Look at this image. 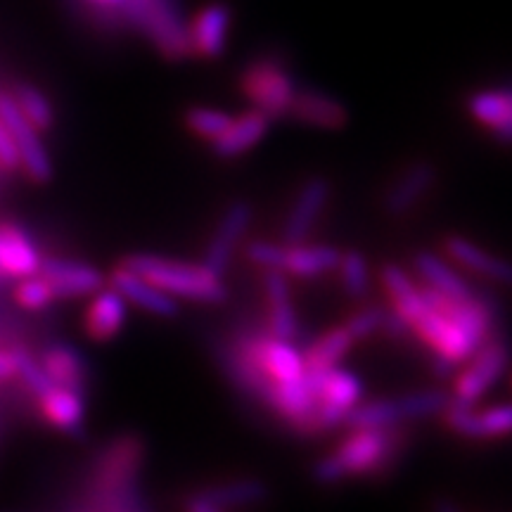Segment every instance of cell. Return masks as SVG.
I'll return each instance as SVG.
<instances>
[{"mask_svg":"<svg viewBox=\"0 0 512 512\" xmlns=\"http://www.w3.org/2000/svg\"><path fill=\"white\" fill-rule=\"evenodd\" d=\"M411 444V432L403 425L384 430H349V437L335 451L316 460L311 477L316 484L332 486L349 477L382 479L392 475Z\"/></svg>","mask_w":512,"mask_h":512,"instance_id":"obj_1","label":"cell"},{"mask_svg":"<svg viewBox=\"0 0 512 512\" xmlns=\"http://www.w3.org/2000/svg\"><path fill=\"white\" fill-rule=\"evenodd\" d=\"M121 266L131 268L159 290L171 297L190 299L200 304H223L228 299V290L223 278L214 275L202 264H188V261L166 259L157 254H128Z\"/></svg>","mask_w":512,"mask_h":512,"instance_id":"obj_2","label":"cell"},{"mask_svg":"<svg viewBox=\"0 0 512 512\" xmlns=\"http://www.w3.org/2000/svg\"><path fill=\"white\" fill-rule=\"evenodd\" d=\"M117 12L124 27L140 31L164 60L183 62L192 57L181 0H121Z\"/></svg>","mask_w":512,"mask_h":512,"instance_id":"obj_3","label":"cell"},{"mask_svg":"<svg viewBox=\"0 0 512 512\" xmlns=\"http://www.w3.org/2000/svg\"><path fill=\"white\" fill-rule=\"evenodd\" d=\"M240 93L252 102L254 110L268 119L287 117L292 98L297 93V81L290 69L278 57H256L240 72Z\"/></svg>","mask_w":512,"mask_h":512,"instance_id":"obj_4","label":"cell"},{"mask_svg":"<svg viewBox=\"0 0 512 512\" xmlns=\"http://www.w3.org/2000/svg\"><path fill=\"white\" fill-rule=\"evenodd\" d=\"M510 342L501 330L494 332L479 344L475 354L467 358V368L456 377L453 384V401L475 406L482 396L489 392L494 384L501 380V375L510 366Z\"/></svg>","mask_w":512,"mask_h":512,"instance_id":"obj_5","label":"cell"},{"mask_svg":"<svg viewBox=\"0 0 512 512\" xmlns=\"http://www.w3.org/2000/svg\"><path fill=\"white\" fill-rule=\"evenodd\" d=\"M309 387L316 396V418L320 432H330L344 425V418L363 399V382L354 373L330 368L325 373H306Z\"/></svg>","mask_w":512,"mask_h":512,"instance_id":"obj_6","label":"cell"},{"mask_svg":"<svg viewBox=\"0 0 512 512\" xmlns=\"http://www.w3.org/2000/svg\"><path fill=\"white\" fill-rule=\"evenodd\" d=\"M439 169L432 159H415L399 171V176L389 183L382 195V214L392 221L411 216L418 204L430 195L437 185Z\"/></svg>","mask_w":512,"mask_h":512,"instance_id":"obj_7","label":"cell"},{"mask_svg":"<svg viewBox=\"0 0 512 512\" xmlns=\"http://www.w3.org/2000/svg\"><path fill=\"white\" fill-rule=\"evenodd\" d=\"M0 121L8 126L12 138H15L24 174L34 183H48L53 178V162H50L41 133L22 117V112H19L15 98L10 93H0Z\"/></svg>","mask_w":512,"mask_h":512,"instance_id":"obj_8","label":"cell"},{"mask_svg":"<svg viewBox=\"0 0 512 512\" xmlns=\"http://www.w3.org/2000/svg\"><path fill=\"white\" fill-rule=\"evenodd\" d=\"M254 209L247 200H235L230 202L223 216L216 223L214 235H211L207 249H204V261L202 266L209 268L211 273L223 278L230 268L235 252L245 240L249 226H252Z\"/></svg>","mask_w":512,"mask_h":512,"instance_id":"obj_9","label":"cell"},{"mask_svg":"<svg viewBox=\"0 0 512 512\" xmlns=\"http://www.w3.org/2000/svg\"><path fill=\"white\" fill-rule=\"evenodd\" d=\"M441 418L448 430L465 439H498L512 434V403L475 411V406H465L451 399Z\"/></svg>","mask_w":512,"mask_h":512,"instance_id":"obj_10","label":"cell"},{"mask_svg":"<svg viewBox=\"0 0 512 512\" xmlns=\"http://www.w3.org/2000/svg\"><path fill=\"white\" fill-rule=\"evenodd\" d=\"M332 185L325 176L306 178L297 197H294L290 214H287L283 226V245H299L309 238V233L316 226L325 207L330 202Z\"/></svg>","mask_w":512,"mask_h":512,"instance_id":"obj_11","label":"cell"},{"mask_svg":"<svg viewBox=\"0 0 512 512\" xmlns=\"http://www.w3.org/2000/svg\"><path fill=\"white\" fill-rule=\"evenodd\" d=\"M230 24H233V12L226 3H209L197 10L188 22L192 57L219 60L226 53Z\"/></svg>","mask_w":512,"mask_h":512,"instance_id":"obj_12","label":"cell"},{"mask_svg":"<svg viewBox=\"0 0 512 512\" xmlns=\"http://www.w3.org/2000/svg\"><path fill=\"white\" fill-rule=\"evenodd\" d=\"M467 114L501 145H512V83L484 88L467 98Z\"/></svg>","mask_w":512,"mask_h":512,"instance_id":"obj_13","label":"cell"},{"mask_svg":"<svg viewBox=\"0 0 512 512\" xmlns=\"http://www.w3.org/2000/svg\"><path fill=\"white\" fill-rule=\"evenodd\" d=\"M38 273L53 287L55 299H74L91 297L105 285V275L95 271L93 266L79 264V261L67 259H46L38 266Z\"/></svg>","mask_w":512,"mask_h":512,"instance_id":"obj_14","label":"cell"},{"mask_svg":"<svg viewBox=\"0 0 512 512\" xmlns=\"http://www.w3.org/2000/svg\"><path fill=\"white\" fill-rule=\"evenodd\" d=\"M444 254L448 261L477 273L479 278L491 280V283L512 287V261L486 252L477 242L463 238V235H446L444 238Z\"/></svg>","mask_w":512,"mask_h":512,"instance_id":"obj_15","label":"cell"},{"mask_svg":"<svg viewBox=\"0 0 512 512\" xmlns=\"http://www.w3.org/2000/svg\"><path fill=\"white\" fill-rule=\"evenodd\" d=\"M287 117L320 131H342L349 124L347 105L318 88H297Z\"/></svg>","mask_w":512,"mask_h":512,"instance_id":"obj_16","label":"cell"},{"mask_svg":"<svg viewBox=\"0 0 512 512\" xmlns=\"http://www.w3.org/2000/svg\"><path fill=\"white\" fill-rule=\"evenodd\" d=\"M110 285L117 290L121 297L126 299V304L138 306L147 313H155L162 318H174L178 313V304L171 294L159 290L157 285H152L150 280H145L143 275L126 266H117L110 275Z\"/></svg>","mask_w":512,"mask_h":512,"instance_id":"obj_17","label":"cell"},{"mask_svg":"<svg viewBox=\"0 0 512 512\" xmlns=\"http://www.w3.org/2000/svg\"><path fill=\"white\" fill-rule=\"evenodd\" d=\"M268 126H271V119L252 107V110L242 112L240 117L230 119L226 131L216 140H211V152L216 159H238L264 140Z\"/></svg>","mask_w":512,"mask_h":512,"instance_id":"obj_18","label":"cell"},{"mask_svg":"<svg viewBox=\"0 0 512 512\" xmlns=\"http://www.w3.org/2000/svg\"><path fill=\"white\" fill-rule=\"evenodd\" d=\"M264 287H266V302H268V332L278 339L299 337V318L292 306L290 283H287V273L271 268L264 271Z\"/></svg>","mask_w":512,"mask_h":512,"instance_id":"obj_19","label":"cell"},{"mask_svg":"<svg viewBox=\"0 0 512 512\" xmlns=\"http://www.w3.org/2000/svg\"><path fill=\"white\" fill-rule=\"evenodd\" d=\"M126 311V299L114 287L98 290L93 294V302L88 304L86 316H83V330L93 342H110L124 328Z\"/></svg>","mask_w":512,"mask_h":512,"instance_id":"obj_20","label":"cell"},{"mask_svg":"<svg viewBox=\"0 0 512 512\" xmlns=\"http://www.w3.org/2000/svg\"><path fill=\"white\" fill-rule=\"evenodd\" d=\"M41 261V254L22 228L12 226V223L0 226V275L27 278V275L38 273Z\"/></svg>","mask_w":512,"mask_h":512,"instance_id":"obj_21","label":"cell"},{"mask_svg":"<svg viewBox=\"0 0 512 512\" xmlns=\"http://www.w3.org/2000/svg\"><path fill=\"white\" fill-rule=\"evenodd\" d=\"M38 363L46 370L50 380L55 382V387L74 389V392L83 394L88 382V363L81 356V351L74 349L72 344H50L48 349H43Z\"/></svg>","mask_w":512,"mask_h":512,"instance_id":"obj_22","label":"cell"},{"mask_svg":"<svg viewBox=\"0 0 512 512\" xmlns=\"http://www.w3.org/2000/svg\"><path fill=\"white\" fill-rule=\"evenodd\" d=\"M413 266L425 287H430L434 292L446 294V297L451 299H472L477 294L470 285H467L463 275H458L456 268L437 254L418 252L413 256Z\"/></svg>","mask_w":512,"mask_h":512,"instance_id":"obj_23","label":"cell"},{"mask_svg":"<svg viewBox=\"0 0 512 512\" xmlns=\"http://www.w3.org/2000/svg\"><path fill=\"white\" fill-rule=\"evenodd\" d=\"M337 247L330 245H285L283 252V273L294 278H316V275L337 271L339 264Z\"/></svg>","mask_w":512,"mask_h":512,"instance_id":"obj_24","label":"cell"},{"mask_svg":"<svg viewBox=\"0 0 512 512\" xmlns=\"http://www.w3.org/2000/svg\"><path fill=\"white\" fill-rule=\"evenodd\" d=\"M41 413L50 425L67 434H81L83 420H86V403H83V394L74 392V389L53 387L41 399Z\"/></svg>","mask_w":512,"mask_h":512,"instance_id":"obj_25","label":"cell"},{"mask_svg":"<svg viewBox=\"0 0 512 512\" xmlns=\"http://www.w3.org/2000/svg\"><path fill=\"white\" fill-rule=\"evenodd\" d=\"M200 494L219 505L223 510H235V508H249V505H259L268 498V486L256 477L247 479H233V482L214 484L202 489Z\"/></svg>","mask_w":512,"mask_h":512,"instance_id":"obj_26","label":"cell"},{"mask_svg":"<svg viewBox=\"0 0 512 512\" xmlns=\"http://www.w3.org/2000/svg\"><path fill=\"white\" fill-rule=\"evenodd\" d=\"M351 344H354V339L349 337V332L344 325L328 330L302 354L304 370L306 373H325V370L337 368L339 361L347 356Z\"/></svg>","mask_w":512,"mask_h":512,"instance_id":"obj_27","label":"cell"},{"mask_svg":"<svg viewBox=\"0 0 512 512\" xmlns=\"http://www.w3.org/2000/svg\"><path fill=\"white\" fill-rule=\"evenodd\" d=\"M12 98H15V105L19 107V112H22V117L27 119L38 133H46L55 126L53 105H50L46 93L38 91L36 86H31V83H19L15 93H12Z\"/></svg>","mask_w":512,"mask_h":512,"instance_id":"obj_28","label":"cell"},{"mask_svg":"<svg viewBox=\"0 0 512 512\" xmlns=\"http://www.w3.org/2000/svg\"><path fill=\"white\" fill-rule=\"evenodd\" d=\"M337 271L342 275L344 292H347L351 299H361L363 294L368 292L370 268H368V259L361 252H356V249L342 252V256H339Z\"/></svg>","mask_w":512,"mask_h":512,"instance_id":"obj_29","label":"cell"},{"mask_svg":"<svg viewBox=\"0 0 512 512\" xmlns=\"http://www.w3.org/2000/svg\"><path fill=\"white\" fill-rule=\"evenodd\" d=\"M451 401V396L439 389H425V392H413L406 396H399V406L403 422L406 420H422L434 418V415L444 413V408Z\"/></svg>","mask_w":512,"mask_h":512,"instance_id":"obj_30","label":"cell"},{"mask_svg":"<svg viewBox=\"0 0 512 512\" xmlns=\"http://www.w3.org/2000/svg\"><path fill=\"white\" fill-rule=\"evenodd\" d=\"M230 114L223 110H214V107H190L188 112L183 114V124L190 133H195L197 138L202 140H216L226 131L230 124Z\"/></svg>","mask_w":512,"mask_h":512,"instance_id":"obj_31","label":"cell"},{"mask_svg":"<svg viewBox=\"0 0 512 512\" xmlns=\"http://www.w3.org/2000/svg\"><path fill=\"white\" fill-rule=\"evenodd\" d=\"M15 299L22 309L43 311L55 302V292L41 273H34L27 275V278H19V285L15 287Z\"/></svg>","mask_w":512,"mask_h":512,"instance_id":"obj_32","label":"cell"},{"mask_svg":"<svg viewBox=\"0 0 512 512\" xmlns=\"http://www.w3.org/2000/svg\"><path fill=\"white\" fill-rule=\"evenodd\" d=\"M15 377L22 380L24 387H27L29 392L36 396V399H41L43 394H48L50 389L55 387V382L50 380L41 363H38L34 356H29L27 351H17V375Z\"/></svg>","mask_w":512,"mask_h":512,"instance_id":"obj_33","label":"cell"},{"mask_svg":"<svg viewBox=\"0 0 512 512\" xmlns=\"http://www.w3.org/2000/svg\"><path fill=\"white\" fill-rule=\"evenodd\" d=\"M382 318L384 311L380 306H363V309L351 313L347 323H344V328H347L349 337L354 339V342H363V339L373 337L375 332L382 328Z\"/></svg>","mask_w":512,"mask_h":512,"instance_id":"obj_34","label":"cell"},{"mask_svg":"<svg viewBox=\"0 0 512 512\" xmlns=\"http://www.w3.org/2000/svg\"><path fill=\"white\" fill-rule=\"evenodd\" d=\"M283 242H266V240H252L245 245V256L249 264H254L261 271H271V268H278L283 271Z\"/></svg>","mask_w":512,"mask_h":512,"instance_id":"obj_35","label":"cell"},{"mask_svg":"<svg viewBox=\"0 0 512 512\" xmlns=\"http://www.w3.org/2000/svg\"><path fill=\"white\" fill-rule=\"evenodd\" d=\"M0 169L5 171H17L22 169V162H19V150L15 138L8 131V126L0 121Z\"/></svg>","mask_w":512,"mask_h":512,"instance_id":"obj_36","label":"cell"},{"mask_svg":"<svg viewBox=\"0 0 512 512\" xmlns=\"http://www.w3.org/2000/svg\"><path fill=\"white\" fill-rule=\"evenodd\" d=\"M183 512H228V510H223V508H219V505L207 501L202 494H192L185 498Z\"/></svg>","mask_w":512,"mask_h":512,"instance_id":"obj_37","label":"cell"},{"mask_svg":"<svg viewBox=\"0 0 512 512\" xmlns=\"http://www.w3.org/2000/svg\"><path fill=\"white\" fill-rule=\"evenodd\" d=\"M17 375V351H0V380Z\"/></svg>","mask_w":512,"mask_h":512,"instance_id":"obj_38","label":"cell"},{"mask_svg":"<svg viewBox=\"0 0 512 512\" xmlns=\"http://www.w3.org/2000/svg\"><path fill=\"white\" fill-rule=\"evenodd\" d=\"M91 3L95 5V8L105 10L107 15H112L121 24V27H124V22H121V17H119V12H117V5L121 3V0H91Z\"/></svg>","mask_w":512,"mask_h":512,"instance_id":"obj_39","label":"cell"}]
</instances>
